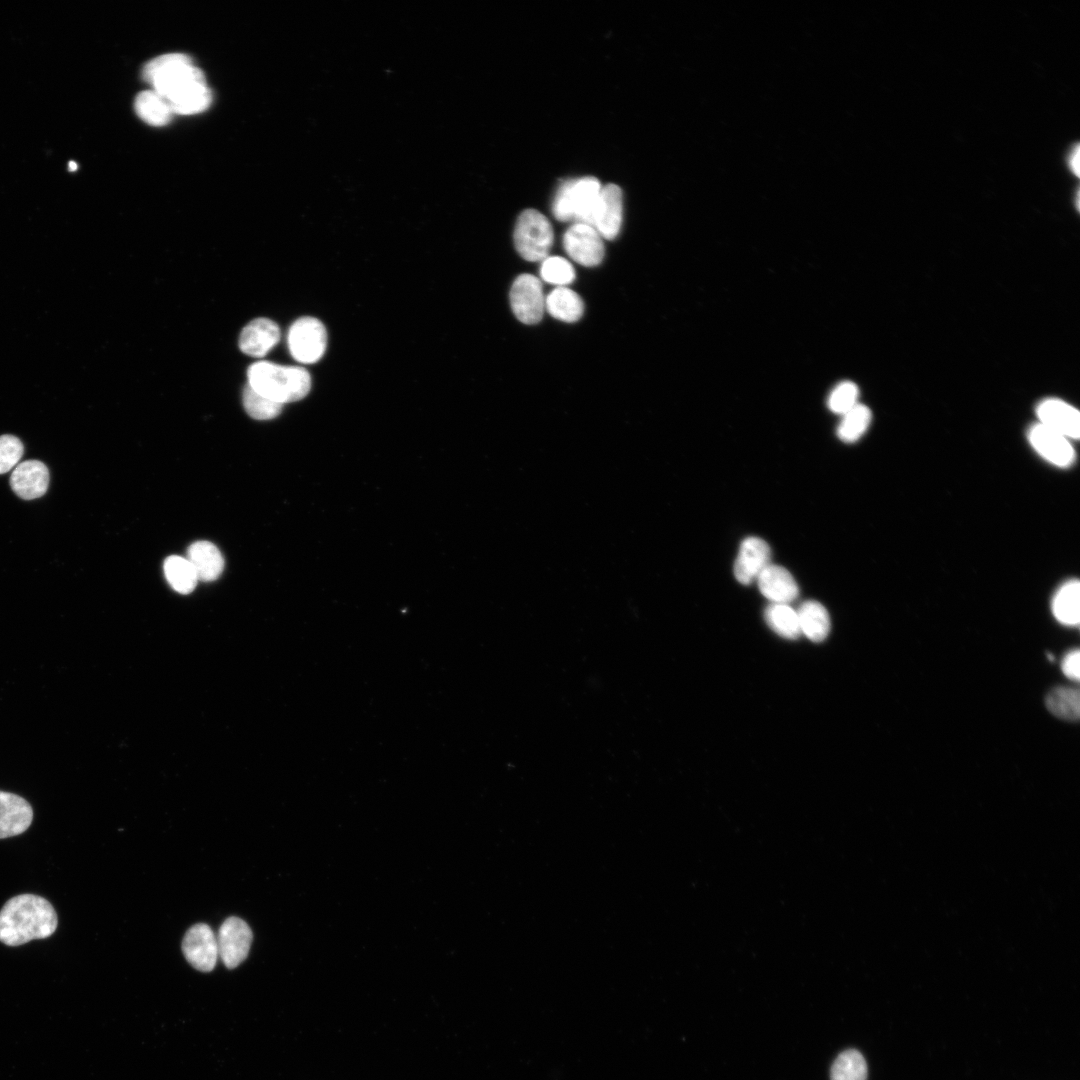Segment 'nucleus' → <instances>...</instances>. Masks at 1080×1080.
<instances>
[{"instance_id": "7ed1b4c3", "label": "nucleus", "mask_w": 1080, "mask_h": 1080, "mask_svg": "<svg viewBox=\"0 0 1080 1080\" xmlns=\"http://www.w3.org/2000/svg\"><path fill=\"white\" fill-rule=\"evenodd\" d=\"M247 375L254 390L283 405L301 400L311 389L309 372L298 366L259 361L248 368Z\"/></svg>"}, {"instance_id": "2eb2a0df", "label": "nucleus", "mask_w": 1080, "mask_h": 1080, "mask_svg": "<svg viewBox=\"0 0 1080 1080\" xmlns=\"http://www.w3.org/2000/svg\"><path fill=\"white\" fill-rule=\"evenodd\" d=\"M33 820V809L23 797L0 790V839L25 832Z\"/></svg>"}, {"instance_id": "a878e982", "label": "nucleus", "mask_w": 1080, "mask_h": 1080, "mask_svg": "<svg viewBox=\"0 0 1080 1080\" xmlns=\"http://www.w3.org/2000/svg\"><path fill=\"white\" fill-rule=\"evenodd\" d=\"M164 573L170 586L178 593L188 594L198 582L197 575L187 558L172 555L164 562Z\"/></svg>"}, {"instance_id": "7c9ffc66", "label": "nucleus", "mask_w": 1080, "mask_h": 1080, "mask_svg": "<svg viewBox=\"0 0 1080 1080\" xmlns=\"http://www.w3.org/2000/svg\"><path fill=\"white\" fill-rule=\"evenodd\" d=\"M212 101V94L207 85H202L180 100L168 104L172 113L191 115L206 110Z\"/></svg>"}, {"instance_id": "39448f33", "label": "nucleus", "mask_w": 1080, "mask_h": 1080, "mask_svg": "<svg viewBox=\"0 0 1080 1080\" xmlns=\"http://www.w3.org/2000/svg\"><path fill=\"white\" fill-rule=\"evenodd\" d=\"M553 228L549 220L535 209H526L519 216L514 229L515 247L527 261H543L553 244Z\"/></svg>"}, {"instance_id": "5701e85b", "label": "nucleus", "mask_w": 1080, "mask_h": 1080, "mask_svg": "<svg viewBox=\"0 0 1080 1080\" xmlns=\"http://www.w3.org/2000/svg\"><path fill=\"white\" fill-rule=\"evenodd\" d=\"M1045 706L1055 717L1076 722L1080 717V696L1077 688L1058 686L1045 696Z\"/></svg>"}, {"instance_id": "f3484780", "label": "nucleus", "mask_w": 1080, "mask_h": 1080, "mask_svg": "<svg viewBox=\"0 0 1080 1080\" xmlns=\"http://www.w3.org/2000/svg\"><path fill=\"white\" fill-rule=\"evenodd\" d=\"M756 580L762 595L772 603L789 604L798 596L797 582L782 566L770 563L761 571Z\"/></svg>"}, {"instance_id": "c756f323", "label": "nucleus", "mask_w": 1080, "mask_h": 1080, "mask_svg": "<svg viewBox=\"0 0 1080 1080\" xmlns=\"http://www.w3.org/2000/svg\"><path fill=\"white\" fill-rule=\"evenodd\" d=\"M540 275L544 281L559 287L573 282L575 270L565 258L550 256L542 261Z\"/></svg>"}, {"instance_id": "393cba45", "label": "nucleus", "mask_w": 1080, "mask_h": 1080, "mask_svg": "<svg viewBox=\"0 0 1080 1080\" xmlns=\"http://www.w3.org/2000/svg\"><path fill=\"white\" fill-rule=\"evenodd\" d=\"M767 625L778 635L787 639H797L801 635L797 611L789 604L771 603L765 609Z\"/></svg>"}, {"instance_id": "0eeeda50", "label": "nucleus", "mask_w": 1080, "mask_h": 1080, "mask_svg": "<svg viewBox=\"0 0 1080 1080\" xmlns=\"http://www.w3.org/2000/svg\"><path fill=\"white\" fill-rule=\"evenodd\" d=\"M511 308L516 318L524 324L538 323L544 313L545 297L541 281L530 274L518 276L510 290Z\"/></svg>"}, {"instance_id": "aec40b11", "label": "nucleus", "mask_w": 1080, "mask_h": 1080, "mask_svg": "<svg viewBox=\"0 0 1080 1080\" xmlns=\"http://www.w3.org/2000/svg\"><path fill=\"white\" fill-rule=\"evenodd\" d=\"M801 634L813 642L823 641L830 632V617L826 608L819 602L808 600L797 610Z\"/></svg>"}, {"instance_id": "9d476101", "label": "nucleus", "mask_w": 1080, "mask_h": 1080, "mask_svg": "<svg viewBox=\"0 0 1080 1080\" xmlns=\"http://www.w3.org/2000/svg\"><path fill=\"white\" fill-rule=\"evenodd\" d=\"M182 951L192 967L201 972L212 971L219 955L216 936L210 926L198 923L190 927L183 938Z\"/></svg>"}, {"instance_id": "b1692460", "label": "nucleus", "mask_w": 1080, "mask_h": 1080, "mask_svg": "<svg viewBox=\"0 0 1080 1080\" xmlns=\"http://www.w3.org/2000/svg\"><path fill=\"white\" fill-rule=\"evenodd\" d=\"M136 114L151 126H164L171 119L172 111L167 101L155 91H143L135 99Z\"/></svg>"}, {"instance_id": "9b49d317", "label": "nucleus", "mask_w": 1080, "mask_h": 1080, "mask_svg": "<svg viewBox=\"0 0 1080 1080\" xmlns=\"http://www.w3.org/2000/svg\"><path fill=\"white\" fill-rule=\"evenodd\" d=\"M1028 440L1039 455L1058 467H1069L1075 461L1076 453L1069 439L1041 423L1029 429Z\"/></svg>"}, {"instance_id": "6e6552de", "label": "nucleus", "mask_w": 1080, "mask_h": 1080, "mask_svg": "<svg viewBox=\"0 0 1080 1080\" xmlns=\"http://www.w3.org/2000/svg\"><path fill=\"white\" fill-rule=\"evenodd\" d=\"M252 939L251 928L243 919L232 916L224 920L216 940L218 955L227 968H235L247 958Z\"/></svg>"}, {"instance_id": "c85d7f7f", "label": "nucleus", "mask_w": 1080, "mask_h": 1080, "mask_svg": "<svg viewBox=\"0 0 1080 1080\" xmlns=\"http://www.w3.org/2000/svg\"><path fill=\"white\" fill-rule=\"evenodd\" d=\"M242 399L247 414L256 420H270L275 418L281 413L283 408V404L264 397L248 383L243 389Z\"/></svg>"}, {"instance_id": "f8f14e48", "label": "nucleus", "mask_w": 1080, "mask_h": 1080, "mask_svg": "<svg viewBox=\"0 0 1080 1080\" xmlns=\"http://www.w3.org/2000/svg\"><path fill=\"white\" fill-rule=\"evenodd\" d=\"M622 212V190L618 185L609 183L601 189L592 227L602 238L613 240L620 231Z\"/></svg>"}, {"instance_id": "6ab92c4d", "label": "nucleus", "mask_w": 1080, "mask_h": 1080, "mask_svg": "<svg viewBox=\"0 0 1080 1080\" xmlns=\"http://www.w3.org/2000/svg\"><path fill=\"white\" fill-rule=\"evenodd\" d=\"M187 560L192 565L198 581L216 580L224 568V558L219 549L211 542L197 541L187 550Z\"/></svg>"}, {"instance_id": "4468645a", "label": "nucleus", "mask_w": 1080, "mask_h": 1080, "mask_svg": "<svg viewBox=\"0 0 1080 1080\" xmlns=\"http://www.w3.org/2000/svg\"><path fill=\"white\" fill-rule=\"evenodd\" d=\"M769 545L758 537H748L740 545L734 564V576L741 584H750L770 564Z\"/></svg>"}, {"instance_id": "bb28decb", "label": "nucleus", "mask_w": 1080, "mask_h": 1080, "mask_svg": "<svg viewBox=\"0 0 1080 1080\" xmlns=\"http://www.w3.org/2000/svg\"><path fill=\"white\" fill-rule=\"evenodd\" d=\"M867 1063L855 1049L843 1051L832 1064L831 1080H867Z\"/></svg>"}, {"instance_id": "473e14b6", "label": "nucleus", "mask_w": 1080, "mask_h": 1080, "mask_svg": "<svg viewBox=\"0 0 1080 1080\" xmlns=\"http://www.w3.org/2000/svg\"><path fill=\"white\" fill-rule=\"evenodd\" d=\"M24 452L22 442L13 435L0 436V474L10 471L21 459Z\"/></svg>"}, {"instance_id": "dca6fc26", "label": "nucleus", "mask_w": 1080, "mask_h": 1080, "mask_svg": "<svg viewBox=\"0 0 1080 1080\" xmlns=\"http://www.w3.org/2000/svg\"><path fill=\"white\" fill-rule=\"evenodd\" d=\"M48 485V468L38 460H27L18 464L10 476L12 490L24 500L43 496Z\"/></svg>"}, {"instance_id": "a211bd4d", "label": "nucleus", "mask_w": 1080, "mask_h": 1080, "mask_svg": "<svg viewBox=\"0 0 1080 1080\" xmlns=\"http://www.w3.org/2000/svg\"><path fill=\"white\" fill-rule=\"evenodd\" d=\"M279 326L268 318H257L249 322L241 331L239 348L251 357H263L279 341Z\"/></svg>"}, {"instance_id": "2f4dec72", "label": "nucleus", "mask_w": 1080, "mask_h": 1080, "mask_svg": "<svg viewBox=\"0 0 1080 1080\" xmlns=\"http://www.w3.org/2000/svg\"><path fill=\"white\" fill-rule=\"evenodd\" d=\"M858 395V388L853 382H841L831 391L827 400L828 408L833 413L844 415L858 404Z\"/></svg>"}, {"instance_id": "ddd939ff", "label": "nucleus", "mask_w": 1080, "mask_h": 1080, "mask_svg": "<svg viewBox=\"0 0 1080 1080\" xmlns=\"http://www.w3.org/2000/svg\"><path fill=\"white\" fill-rule=\"evenodd\" d=\"M1039 423L1068 439H1078L1080 415L1077 409L1059 399H1046L1036 408Z\"/></svg>"}, {"instance_id": "20e7f679", "label": "nucleus", "mask_w": 1080, "mask_h": 1080, "mask_svg": "<svg viewBox=\"0 0 1080 1080\" xmlns=\"http://www.w3.org/2000/svg\"><path fill=\"white\" fill-rule=\"evenodd\" d=\"M602 186L592 176L563 183L553 201L552 211L559 221L575 220L592 226Z\"/></svg>"}, {"instance_id": "1a4fd4ad", "label": "nucleus", "mask_w": 1080, "mask_h": 1080, "mask_svg": "<svg viewBox=\"0 0 1080 1080\" xmlns=\"http://www.w3.org/2000/svg\"><path fill=\"white\" fill-rule=\"evenodd\" d=\"M563 246L575 262L586 267L600 264L604 257L602 237L592 226L584 223H575L567 229Z\"/></svg>"}, {"instance_id": "4be33fe9", "label": "nucleus", "mask_w": 1080, "mask_h": 1080, "mask_svg": "<svg viewBox=\"0 0 1080 1080\" xmlns=\"http://www.w3.org/2000/svg\"><path fill=\"white\" fill-rule=\"evenodd\" d=\"M1080 584L1078 580L1065 582L1055 593L1052 612L1064 625L1076 626L1080 620Z\"/></svg>"}, {"instance_id": "f704fd0d", "label": "nucleus", "mask_w": 1080, "mask_h": 1080, "mask_svg": "<svg viewBox=\"0 0 1080 1080\" xmlns=\"http://www.w3.org/2000/svg\"><path fill=\"white\" fill-rule=\"evenodd\" d=\"M1067 164L1070 170L1076 175H1079V144H1073L1067 155Z\"/></svg>"}, {"instance_id": "423d86ee", "label": "nucleus", "mask_w": 1080, "mask_h": 1080, "mask_svg": "<svg viewBox=\"0 0 1080 1080\" xmlns=\"http://www.w3.org/2000/svg\"><path fill=\"white\" fill-rule=\"evenodd\" d=\"M327 347V332L317 318L305 316L297 319L288 332V348L292 357L304 364H312L322 358Z\"/></svg>"}, {"instance_id": "cd10ccee", "label": "nucleus", "mask_w": 1080, "mask_h": 1080, "mask_svg": "<svg viewBox=\"0 0 1080 1080\" xmlns=\"http://www.w3.org/2000/svg\"><path fill=\"white\" fill-rule=\"evenodd\" d=\"M842 416L837 436L846 443L857 441L866 432L872 417L869 408L862 404H857Z\"/></svg>"}, {"instance_id": "72a5a7b5", "label": "nucleus", "mask_w": 1080, "mask_h": 1080, "mask_svg": "<svg viewBox=\"0 0 1080 1080\" xmlns=\"http://www.w3.org/2000/svg\"><path fill=\"white\" fill-rule=\"evenodd\" d=\"M1080 654L1079 651H1070L1063 659L1062 671L1070 679L1078 680L1080 676Z\"/></svg>"}, {"instance_id": "f03ea898", "label": "nucleus", "mask_w": 1080, "mask_h": 1080, "mask_svg": "<svg viewBox=\"0 0 1080 1080\" xmlns=\"http://www.w3.org/2000/svg\"><path fill=\"white\" fill-rule=\"evenodd\" d=\"M142 77L168 104L206 85L203 72L193 66L189 56L181 53L165 54L152 59L144 66Z\"/></svg>"}, {"instance_id": "f257e3e1", "label": "nucleus", "mask_w": 1080, "mask_h": 1080, "mask_svg": "<svg viewBox=\"0 0 1080 1080\" xmlns=\"http://www.w3.org/2000/svg\"><path fill=\"white\" fill-rule=\"evenodd\" d=\"M58 925L56 911L45 898L20 894L9 899L0 910V941L19 946L51 936Z\"/></svg>"}, {"instance_id": "412c9836", "label": "nucleus", "mask_w": 1080, "mask_h": 1080, "mask_svg": "<svg viewBox=\"0 0 1080 1080\" xmlns=\"http://www.w3.org/2000/svg\"><path fill=\"white\" fill-rule=\"evenodd\" d=\"M545 308L552 317L571 323L582 317L584 303L576 292L565 286H559L545 298Z\"/></svg>"}]
</instances>
